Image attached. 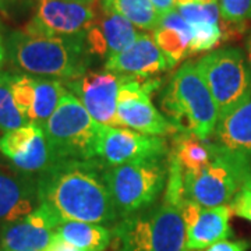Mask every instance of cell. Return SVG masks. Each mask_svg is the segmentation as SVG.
I'll use <instances>...</instances> for the list:
<instances>
[{
  "label": "cell",
  "mask_w": 251,
  "mask_h": 251,
  "mask_svg": "<svg viewBox=\"0 0 251 251\" xmlns=\"http://www.w3.org/2000/svg\"><path fill=\"white\" fill-rule=\"evenodd\" d=\"M103 171L105 166L97 158L56 162L38 176L39 200L63 222L115 224L119 216L103 181Z\"/></svg>",
  "instance_id": "6da1fadb"
},
{
  "label": "cell",
  "mask_w": 251,
  "mask_h": 251,
  "mask_svg": "<svg viewBox=\"0 0 251 251\" xmlns=\"http://www.w3.org/2000/svg\"><path fill=\"white\" fill-rule=\"evenodd\" d=\"M10 63L32 77L72 81L88 72L85 38H63L18 29L6 39Z\"/></svg>",
  "instance_id": "7a4b0ae2"
},
{
  "label": "cell",
  "mask_w": 251,
  "mask_h": 251,
  "mask_svg": "<svg viewBox=\"0 0 251 251\" xmlns=\"http://www.w3.org/2000/svg\"><path fill=\"white\" fill-rule=\"evenodd\" d=\"M159 103L177 133L206 141L214 134L219 113L196 63L181 64L163 88Z\"/></svg>",
  "instance_id": "3957f363"
},
{
  "label": "cell",
  "mask_w": 251,
  "mask_h": 251,
  "mask_svg": "<svg viewBox=\"0 0 251 251\" xmlns=\"http://www.w3.org/2000/svg\"><path fill=\"white\" fill-rule=\"evenodd\" d=\"M110 232L116 251H187L180 209L165 201L119 219Z\"/></svg>",
  "instance_id": "277c9868"
},
{
  "label": "cell",
  "mask_w": 251,
  "mask_h": 251,
  "mask_svg": "<svg viewBox=\"0 0 251 251\" xmlns=\"http://www.w3.org/2000/svg\"><path fill=\"white\" fill-rule=\"evenodd\" d=\"M100 127L102 125L92 119L80 100L67 91L52 116L42 126L54 163L97 158Z\"/></svg>",
  "instance_id": "5b68a950"
},
{
  "label": "cell",
  "mask_w": 251,
  "mask_h": 251,
  "mask_svg": "<svg viewBox=\"0 0 251 251\" xmlns=\"http://www.w3.org/2000/svg\"><path fill=\"white\" fill-rule=\"evenodd\" d=\"M168 156L105 168L103 181L119 219L152 206L168 181Z\"/></svg>",
  "instance_id": "8992f818"
},
{
  "label": "cell",
  "mask_w": 251,
  "mask_h": 251,
  "mask_svg": "<svg viewBox=\"0 0 251 251\" xmlns=\"http://www.w3.org/2000/svg\"><path fill=\"white\" fill-rule=\"evenodd\" d=\"M250 180L251 159L216 145L215 155L206 166L184 171V196L204 208L227 205Z\"/></svg>",
  "instance_id": "52a82bcc"
},
{
  "label": "cell",
  "mask_w": 251,
  "mask_h": 251,
  "mask_svg": "<svg viewBox=\"0 0 251 251\" xmlns=\"http://www.w3.org/2000/svg\"><path fill=\"white\" fill-rule=\"evenodd\" d=\"M196 67L215 100L219 117L251 97V73L239 48H224L201 57Z\"/></svg>",
  "instance_id": "ba28073f"
},
{
  "label": "cell",
  "mask_w": 251,
  "mask_h": 251,
  "mask_svg": "<svg viewBox=\"0 0 251 251\" xmlns=\"http://www.w3.org/2000/svg\"><path fill=\"white\" fill-rule=\"evenodd\" d=\"M168 144L162 137L143 134L126 127H100L97 159L105 168L168 156Z\"/></svg>",
  "instance_id": "9c48e42d"
},
{
  "label": "cell",
  "mask_w": 251,
  "mask_h": 251,
  "mask_svg": "<svg viewBox=\"0 0 251 251\" xmlns=\"http://www.w3.org/2000/svg\"><path fill=\"white\" fill-rule=\"evenodd\" d=\"M126 75L113 72H87L81 77L66 81V88L102 126L122 127L117 117V92Z\"/></svg>",
  "instance_id": "30bf717a"
},
{
  "label": "cell",
  "mask_w": 251,
  "mask_h": 251,
  "mask_svg": "<svg viewBox=\"0 0 251 251\" xmlns=\"http://www.w3.org/2000/svg\"><path fill=\"white\" fill-rule=\"evenodd\" d=\"M151 95L140 80L126 75L117 92V117L122 127L156 137L176 134L175 126L153 106Z\"/></svg>",
  "instance_id": "8fae6325"
},
{
  "label": "cell",
  "mask_w": 251,
  "mask_h": 251,
  "mask_svg": "<svg viewBox=\"0 0 251 251\" xmlns=\"http://www.w3.org/2000/svg\"><path fill=\"white\" fill-rule=\"evenodd\" d=\"M94 24L95 13L87 4L66 0H38L34 17L24 29L63 38H85Z\"/></svg>",
  "instance_id": "7c38bea8"
},
{
  "label": "cell",
  "mask_w": 251,
  "mask_h": 251,
  "mask_svg": "<svg viewBox=\"0 0 251 251\" xmlns=\"http://www.w3.org/2000/svg\"><path fill=\"white\" fill-rule=\"evenodd\" d=\"M63 221L53 209L41 202L24 219L0 230L1 251H45Z\"/></svg>",
  "instance_id": "4fadbf2b"
},
{
  "label": "cell",
  "mask_w": 251,
  "mask_h": 251,
  "mask_svg": "<svg viewBox=\"0 0 251 251\" xmlns=\"http://www.w3.org/2000/svg\"><path fill=\"white\" fill-rule=\"evenodd\" d=\"M41 204L38 176L0 162V230L34 212Z\"/></svg>",
  "instance_id": "5bb4252c"
},
{
  "label": "cell",
  "mask_w": 251,
  "mask_h": 251,
  "mask_svg": "<svg viewBox=\"0 0 251 251\" xmlns=\"http://www.w3.org/2000/svg\"><path fill=\"white\" fill-rule=\"evenodd\" d=\"M103 69L133 78H151L173 67L153 41V36L138 34L126 50L108 57Z\"/></svg>",
  "instance_id": "9a60e30c"
},
{
  "label": "cell",
  "mask_w": 251,
  "mask_h": 251,
  "mask_svg": "<svg viewBox=\"0 0 251 251\" xmlns=\"http://www.w3.org/2000/svg\"><path fill=\"white\" fill-rule=\"evenodd\" d=\"M212 135L216 145L251 159V97L219 117Z\"/></svg>",
  "instance_id": "2e32d148"
},
{
  "label": "cell",
  "mask_w": 251,
  "mask_h": 251,
  "mask_svg": "<svg viewBox=\"0 0 251 251\" xmlns=\"http://www.w3.org/2000/svg\"><path fill=\"white\" fill-rule=\"evenodd\" d=\"M232 209L229 205L204 208L190 229L186 230V247L188 251L204 250L215 243L227 240L232 236L230 216Z\"/></svg>",
  "instance_id": "e0dca14e"
},
{
  "label": "cell",
  "mask_w": 251,
  "mask_h": 251,
  "mask_svg": "<svg viewBox=\"0 0 251 251\" xmlns=\"http://www.w3.org/2000/svg\"><path fill=\"white\" fill-rule=\"evenodd\" d=\"M216 145L186 133H176L169 155L181 165L184 171H198L206 166L215 155Z\"/></svg>",
  "instance_id": "ac0fdd59"
},
{
  "label": "cell",
  "mask_w": 251,
  "mask_h": 251,
  "mask_svg": "<svg viewBox=\"0 0 251 251\" xmlns=\"http://www.w3.org/2000/svg\"><path fill=\"white\" fill-rule=\"evenodd\" d=\"M56 233L80 251H105L112 242V232L98 224L67 221Z\"/></svg>",
  "instance_id": "d6986e66"
},
{
  "label": "cell",
  "mask_w": 251,
  "mask_h": 251,
  "mask_svg": "<svg viewBox=\"0 0 251 251\" xmlns=\"http://www.w3.org/2000/svg\"><path fill=\"white\" fill-rule=\"evenodd\" d=\"M66 92L67 88L63 81L36 77L35 99L27 115L28 123L42 127L48 122V119L52 116Z\"/></svg>",
  "instance_id": "ffe728a7"
},
{
  "label": "cell",
  "mask_w": 251,
  "mask_h": 251,
  "mask_svg": "<svg viewBox=\"0 0 251 251\" xmlns=\"http://www.w3.org/2000/svg\"><path fill=\"white\" fill-rule=\"evenodd\" d=\"M103 13H116L140 29L155 31L159 27V14L151 0H102Z\"/></svg>",
  "instance_id": "44dd1931"
},
{
  "label": "cell",
  "mask_w": 251,
  "mask_h": 251,
  "mask_svg": "<svg viewBox=\"0 0 251 251\" xmlns=\"http://www.w3.org/2000/svg\"><path fill=\"white\" fill-rule=\"evenodd\" d=\"M10 165L14 166L17 171L27 173V175H32V176L42 175L52 165H54L42 127L36 133L27 151L17 158L11 159Z\"/></svg>",
  "instance_id": "7402d4cb"
},
{
  "label": "cell",
  "mask_w": 251,
  "mask_h": 251,
  "mask_svg": "<svg viewBox=\"0 0 251 251\" xmlns=\"http://www.w3.org/2000/svg\"><path fill=\"white\" fill-rule=\"evenodd\" d=\"M99 27L108 44V57L126 50L138 36L134 25L116 13H105Z\"/></svg>",
  "instance_id": "603a6c76"
},
{
  "label": "cell",
  "mask_w": 251,
  "mask_h": 251,
  "mask_svg": "<svg viewBox=\"0 0 251 251\" xmlns=\"http://www.w3.org/2000/svg\"><path fill=\"white\" fill-rule=\"evenodd\" d=\"M11 77L13 73L0 72V133H7L28 125L11 95Z\"/></svg>",
  "instance_id": "cb8c5ba5"
},
{
  "label": "cell",
  "mask_w": 251,
  "mask_h": 251,
  "mask_svg": "<svg viewBox=\"0 0 251 251\" xmlns=\"http://www.w3.org/2000/svg\"><path fill=\"white\" fill-rule=\"evenodd\" d=\"M153 41L162 53L168 57L172 67H175L190 53V38L176 29L158 27L153 31Z\"/></svg>",
  "instance_id": "d4e9b609"
},
{
  "label": "cell",
  "mask_w": 251,
  "mask_h": 251,
  "mask_svg": "<svg viewBox=\"0 0 251 251\" xmlns=\"http://www.w3.org/2000/svg\"><path fill=\"white\" fill-rule=\"evenodd\" d=\"M39 128L41 126L28 123L20 128L3 133L0 137V153L9 161L23 155L31 145Z\"/></svg>",
  "instance_id": "484cf974"
},
{
  "label": "cell",
  "mask_w": 251,
  "mask_h": 251,
  "mask_svg": "<svg viewBox=\"0 0 251 251\" xmlns=\"http://www.w3.org/2000/svg\"><path fill=\"white\" fill-rule=\"evenodd\" d=\"M191 25V41H190V53L212 50L224 39V32L219 24L212 23H197Z\"/></svg>",
  "instance_id": "4316f807"
},
{
  "label": "cell",
  "mask_w": 251,
  "mask_h": 251,
  "mask_svg": "<svg viewBox=\"0 0 251 251\" xmlns=\"http://www.w3.org/2000/svg\"><path fill=\"white\" fill-rule=\"evenodd\" d=\"M36 77L29 74L13 73L11 77V95L14 99V103L21 115L27 119V115L32 108L34 99H35Z\"/></svg>",
  "instance_id": "83f0119b"
},
{
  "label": "cell",
  "mask_w": 251,
  "mask_h": 251,
  "mask_svg": "<svg viewBox=\"0 0 251 251\" xmlns=\"http://www.w3.org/2000/svg\"><path fill=\"white\" fill-rule=\"evenodd\" d=\"M177 11L181 14V17L187 21L188 24H197V23H212L219 24L221 21V13L218 3H188L184 6H179Z\"/></svg>",
  "instance_id": "f1b7e54d"
},
{
  "label": "cell",
  "mask_w": 251,
  "mask_h": 251,
  "mask_svg": "<svg viewBox=\"0 0 251 251\" xmlns=\"http://www.w3.org/2000/svg\"><path fill=\"white\" fill-rule=\"evenodd\" d=\"M221 18L227 24H242L251 20V0H219Z\"/></svg>",
  "instance_id": "f546056e"
},
{
  "label": "cell",
  "mask_w": 251,
  "mask_h": 251,
  "mask_svg": "<svg viewBox=\"0 0 251 251\" xmlns=\"http://www.w3.org/2000/svg\"><path fill=\"white\" fill-rule=\"evenodd\" d=\"M85 45H87V50L90 54H95L99 57H108V44L105 35L102 32V29L99 25L94 24L92 27L88 29L87 36H85Z\"/></svg>",
  "instance_id": "4dcf8cb0"
},
{
  "label": "cell",
  "mask_w": 251,
  "mask_h": 251,
  "mask_svg": "<svg viewBox=\"0 0 251 251\" xmlns=\"http://www.w3.org/2000/svg\"><path fill=\"white\" fill-rule=\"evenodd\" d=\"M38 0H0V13L7 18L24 16L36 6Z\"/></svg>",
  "instance_id": "1f68e13d"
},
{
  "label": "cell",
  "mask_w": 251,
  "mask_h": 251,
  "mask_svg": "<svg viewBox=\"0 0 251 251\" xmlns=\"http://www.w3.org/2000/svg\"><path fill=\"white\" fill-rule=\"evenodd\" d=\"M229 206L234 215L251 222V190L243 188L242 191H239L236 197L230 201Z\"/></svg>",
  "instance_id": "d6a6232c"
},
{
  "label": "cell",
  "mask_w": 251,
  "mask_h": 251,
  "mask_svg": "<svg viewBox=\"0 0 251 251\" xmlns=\"http://www.w3.org/2000/svg\"><path fill=\"white\" fill-rule=\"evenodd\" d=\"M250 244L244 240H222V242L215 243L204 250L196 251H247ZM188 251V250H187Z\"/></svg>",
  "instance_id": "836d02e7"
},
{
  "label": "cell",
  "mask_w": 251,
  "mask_h": 251,
  "mask_svg": "<svg viewBox=\"0 0 251 251\" xmlns=\"http://www.w3.org/2000/svg\"><path fill=\"white\" fill-rule=\"evenodd\" d=\"M45 251H80L77 247H74L73 244L69 242H66L64 239H62L59 234L56 233L52 239L50 244L48 246V249Z\"/></svg>",
  "instance_id": "e575fe53"
},
{
  "label": "cell",
  "mask_w": 251,
  "mask_h": 251,
  "mask_svg": "<svg viewBox=\"0 0 251 251\" xmlns=\"http://www.w3.org/2000/svg\"><path fill=\"white\" fill-rule=\"evenodd\" d=\"M151 3L156 10V13L159 14V17L169 13L172 10H175V1L173 0H151Z\"/></svg>",
  "instance_id": "d590c367"
},
{
  "label": "cell",
  "mask_w": 251,
  "mask_h": 251,
  "mask_svg": "<svg viewBox=\"0 0 251 251\" xmlns=\"http://www.w3.org/2000/svg\"><path fill=\"white\" fill-rule=\"evenodd\" d=\"M6 57H7V53H6V45L3 44V39H1V35H0V72L6 63Z\"/></svg>",
  "instance_id": "8d00e7d4"
},
{
  "label": "cell",
  "mask_w": 251,
  "mask_h": 251,
  "mask_svg": "<svg viewBox=\"0 0 251 251\" xmlns=\"http://www.w3.org/2000/svg\"><path fill=\"white\" fill-rule=\"evenodd\" d=\"M246 48H247V54H246V59H247V64H249V69H250V73H251V32L249 34V38H247Z\"/></svg>",
  "instance_id": "74e56055"
},
{
  "label": "cell",
  "mask_w": 251,
  "mask_h": 251,
  "mask_svg": "<svg viewBox=\"0 0 251 251\" xmlns=\"http://www.w3.org/2000/svg\"><path fill=\"white\" fill-rule=\"evenodd\" d=\"M175 1V6H184V4H188V3H194V0H173Z\"/></svg>",
  "instance_id": "f35d334b"
},
{
  "label": "cell",
  "mask_w": 251,
  "mask_h": 251,
  "mask_svg": "<svg viewBox=\"0 0 251 251\" xmlns=\"http://www.w3.org/2000/svg\"><path fill=\"white\" fill-rule=\"evenodd\" d=\"M66 1H75V3H81V4H87V6H91L95 0H66Z\"/></svg>",
  "instance_id": "ab89813d"
},
{
  "label": "cell",
  "mask_w": 251,
  "mask_h": 251,
  "mask_svg": "<svg viewBox=\"0 0 251 251\" xmlns=\"http://www.w3.org/2000/svg\"><path fill=\"white\" fill-rule=\"evenodd\" d=\"M197 3H202V4H209V3H216V0H194Z\"/></svg>",
  "instance_id": "60d3db41"
},
{
  "label": "cell",
  "mask_w": 251,
  "mask_h": 251,
  "mask_svg": "<svg viewBox=\"0 0 251 251\" xmlns=\"http://www.w3.org/2000/svg\"><path fill=\"white\" fill-rule=\"evenodd\" d=\"M244 188H249V190H251V180L249 181V183H247V184H246V187Z\"/></svg>",
  "instance_id": "b9f144b4"
},
{
  "label": "cell",
  "mask_w": 251,
  "mask_h": 251,
  "mask_svg": "<svg viewBox=\"0 0 251 251\" xmlns=\"http://www.w3.org/2000/svg\"><path fill=\"white\" fill-rule=\"evenodd\" d=\"M0 251H1V250H0Z\"/></svg>",
  "instance_id": "7bdbcfd3"
}]
</instances>
